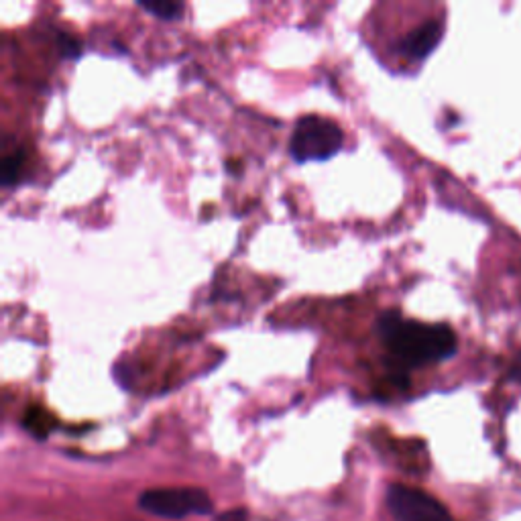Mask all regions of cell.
I'll use <instances>...</instances> for the list:
<instances>
[{"instance_id": "6da1fadb", "label": "cell", "mask_w": 521, "mask_h": 521, "mask_svg": "<svg viewBox=\"0 0 521 521\" xmlns=\"http://www.w3.org/2000/svg\"><path fill=\"white\" fill-rule=\"evenodd\" d=\"M377 330L391 357L408 367L440 363L456 353V334L446 324L408 320L391 310L379 318Z\"/></svg>"}, {"instance_id": "7a4b0ae2", "label": "cell", "mask_w": 521, "mask_h": 521, "mask_svg": "<svg viewBox=\"0 0 521 521\" xmlns=\"http://www.w3.org/2000/svg\"><path fill=\"white\" fill-rule=\"evenodd\" d=\"M342 139V129L334 121L320 114H304L289 139V153L298 163L326 161L340 151Z\"/></svg>"}, {"instance_id": "3957f363", "label": "cell", "mask_w": 521, "mask_h": 521, "mask_svg": "<svg viewBox=\"0 0 521 521\" xmlns=\"http://www.w3.org/2000/svg\"><path fill=\"white\" fill-rule=\"evenodd\" d=\"M141 509L165 519H180L190 513L208 515L212 511V499L206 491L196 487H165L151 489L139 497Z\"/></svg>"}, {"instance_id": "277c9868", "label": "cell", "mask_w": 521, "mask_h": 521, "mask_svg": "<svg viewBox=\"0 0 521 521\" xmlns=\"http://www.w3.org/2000/svg\"><path fill=\"white\" fill-rule=\"evenodd\" d=\"M387 505L395 521H452L448 509L438 499L414 487L391 485Z\"/></svg>"}, {"instance_id": "5b68a950", "label": "cell", "mask_w": 521, "mask_h": 521, "mask_svg": "<svg viewBox=\"0 0 521 521\" xmlns=\"http://www.w3.org/2000/svg\"><path fill=\"white\" fill-rule=\"evenodd\" d=\"M440 39L442 25L438 21H426L424 25L416 27L412 33L401 39L399 49L403 55H408L410 60H424V57H428L434 51Z\"/></svg>"}, {"instance_id": "8992f818", "label": "cell", "mask_w": 521, "mask_h": 521, "mask_svg": "<svg viewBox=\"0 0 521 521\" xmlns=\"http://www.w3.org/2000/svg\"><path fill=\"white\" fill-rule=\"evenodd\" d=\"M137 7L155 15L157 19H165V21L180 19L184 13V5L173 3V0H139Z\"/></svg>"}, {"instance_id": "52a82bcc", "label": "cell", "mask_w": 521, "mask_h": 521, "mask_svg": "<svg viewBox=\"0 0 521 521\" xmlns=\"http://www.w3.org/2000/svg\"><path fill=\"white\" fill-rule=\"evenodd\" d=\"M23 426H25L31 434L43 438V436H47V434L51 432V428H53V416H51L47 410H43L41 405H31V408L25 412Z\"/></svg>"}, {"instance_id": "ba28073f", "label": "cell", "mask_w": 521, "mask_h": 521, "mask_svg": "<svg viewBox=\"0 0 521 521\" xmlns=\"http://www.w3.org/2000/svg\"><path fill=\"white\" fill-rule=\"evenodd\" d=\"M23 167H25L23 151H15V153L3 157V161H0V182H3L5 186L17 184L23 173Z\"/></svg>"}, {"instance_id": "9c48e42d", "label": "cell", "mask_w": 521, "mask_h": 521, "mask_svg": "<svg viewBox=\"0 0 521 521\" xmlns=\"http://www.w3.org/2000/svg\"><path fill=\"white\" fill-rule=\"evenodd\" d=\"M60 51H62V55H66V57H78L80 55V51H82V45H80V41L78 39H74L72 35H60Z\"/></svg>"}, {"instance_id": "30bf717a", "label": "cell", "mask_w": 521, "mask_h": 521, "mask_svg": "<svg viewBox=\"0 0 521 521\" xmlns=\"http://www.w3.org/2000/svg\"><path fill=\"white\" fill-rule=\"evenodd\" d=\"M214 521H249V513L245 509H230L220 513Z\"/></svg>"}]
</instances>
